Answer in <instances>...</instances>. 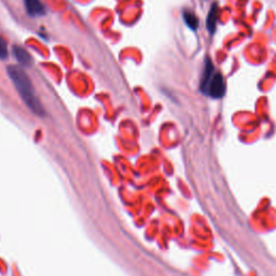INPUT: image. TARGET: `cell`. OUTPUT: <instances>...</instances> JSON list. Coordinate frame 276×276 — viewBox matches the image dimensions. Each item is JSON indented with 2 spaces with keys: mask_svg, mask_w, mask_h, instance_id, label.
Masks as SVG:
<instances>
[{
  "mask_svg": "<svg viewBox=\"0 0 276 276\" xmlns=\"http://www.w3.org/2000/svg\"><path fill=\"white\" fill-rule=\"evenodd\" d=\"M200 89L202 93L212 97L221 98L226 93L225 79L219 71H217L209 60L205 62V68L203 72Z\"/></svg>",
  "mask_w": 276,
  "mask_h": 276,
  "instance_id": "7a4b0ae2",
  "label": "cell"
},
{
  "mask_svg": "<svg viewBox=\"0 0 276 276\" xmlns=\"http://www.w3.org/2000/svg\"><path fill=\"white\" fill-rule=\"evenodd\" d=\"M183 19L189 28L195 30L199 26V19L191 11H183Z\"/></svg>",
  "mask_w": 276,
  "mask_h": 276,
  "instance_id": "8992f818",
  "label": "cell"
},
{
  "mask_svg": "<svg viewBox=\"0 0 276 276\" xmlns=\"http://www.w3.org/2000/svg\"><path fill=\"white\" fill-rule=\"evenodd\" d=\"M217 18H218V8H217V4L214 3L212 8L209 10V13L207 15V29L210 34H214L216 30V24H217Z\"/></svg>",
  "mask_w": 276,
  "mask_h": 276,
  "instance_id": "5b68a950",
  "label": "cell"
},
{
  "mask_svg": "<svg viewBox=\"0 0 276 276\" xmlns=\"http://www.w3.org/2000/svg\"><path fill=\"white\" fill-rule=\"evenodd\" d=\"M13 54H14L16 61L21 64L22 66L28 67L31 65V62H32L31 55L28 53V51L24 49L23 47L14 45V47H13Z\"/></svg>",
  "mask_w": 276,
  "mask_h": 276,
  "instance_id": "277c9868",
  "label": "cell"
},
{
  "mask_svg": "<svg viewBox=\"0 0 276 276\" xmlns=\"http://www.w3.org/2000/svg\"><path fill=\"white\" fill-rule=\"evenodd\" d=\"M6 71L26 106L37 116H43V107L41 106L40 101L38 100L34 85L25 70L16 65H10Z\"/></svg>",
  "mask_w": 276,
  "mask_h": 276,
  "instance_id": "6da1fadb",
  "label": "cell"
},
{
  "mask_svg": "<svg viewBox=\"0 0 276 276\" xmlns=\"http://www.w3.org/2000/svg\"><path fill=\"white\" fill-rule=\"evenodd\" d=\"M24 4L26 12L28 13V15L32 17L42 16L45 14V12H47L41 0H24Z\"/></svg>",
  "mask_w": 276,
  "mask_h": 276,
  "instance_id": "3957f363",
  "label": "cell"
},
{
  "mask_svg": "<svg viewBox=\"0 0 276 276\" xmlns=\"http://www.w3.org/2000/svg\"><path fill=\"white\" fill-rule=\"evenodd\" d=\"M8 56V48H6V43L4 41V39L0 36V58L3 60Z\"/></svg>",
  "mask_w": 276,
  "mask_h": 276,
  "instance_id": "52a82bcc",
  "label": "cell"
}]
</instances>
